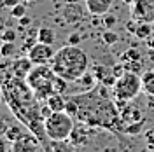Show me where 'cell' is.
Instances as JSON below:
<instances>
[{
  "instance_id": "cell-1",
  "label": "cell",
  "mask_w": 154,
  "mask_h": 152,
  "mask_svg": "<svg viewBox=\"0 0 154 152\" xmlns=\"http://www.w3.org/2000/svg\"><path fill=\"white\" fill-rule=\"evenodd\" d=\"M0 95L11 108V112L16 115V119L37 136L46 150H51V140L48 138L46 128H44L46 119L40 110L42 105L38 103L37 96L30 89L26 79H19L12 74H5L0 79Z\"/></svg>"
},
{
  "instance_id": "cell-2",
  "label": "cell",
  "mask_w": 154,
  "mask_h": 152,
  "mask_svg": "<svg viewBox=\"0 0 154 152\" xmlns=\"http://www.w3.org/2000/svg\"><path fill=\"white\" fill-rule=\"evenodd\" d=\"M77 105L75 117L77 121L86 123L93 128H102L112 133H125V124L121 121V110L117 108L116 100L112 102L107 96V86L102 82L86 93L72 96Z\"/></svg>"
},
{
  "instance_id": "cell-3",
  "label": "cell",
  "mask_w": 154,
  "mask_h": 152,
  "mask_svg": "<svg viewBox=\"0 0 154 152\" xmlns=\"http://www.w3.org/2000/svg\"><path fill=\"white\" fill-rule=\"evenodd\" d=\"M49 65L56 72V75L67 79L68 82H77L88 72L89 58L86 51H82L79 46L67 44L54 53Z\"/></svg>"
},
{
  "instance_id": "cell-4",
  "label": "cell",
  "mask_w": 154,
  "mask_h": 152,
  "mask_svg": "<svg viewBox=\"0 0 154 152\" xmlns=\"http://www.w3.org/2000/svg\"><path fill=\"white\" fill-rule=\"evenodd\" d=\"M56 77V72L48 63L33 65V68L26 75V82H28L30 89L33 91V95L37 96L38 102H46L53 93H56V87H54Z\"/></svg>"
},
{
  "instance_id": "cell-5",
  "label": "cell",
  "mask_w": 154,
  "mask_h": 152,
  "mask_svg": "<svg viewBox=\"0 0 154 152\" xmlns=\"http://www.w3.org/2000/svg\"><path fill=\"white\" fill-rule=\"evenodd\" d=\"M74 126H75L74 117L68 114L67 110L53 112L44 121L46 135H48V138L51 142H67L70 138V133H72Z\"/></svg>"
},
{
  "instance_id": "cell-6",
  "label": "cell",
  "mask_w": 154,
  "mask_h": 152,
  "mask_svg": "<svg viewBox=\"0 0 154 152\" xmlns=\"http://www.w3.org/2000/svg\"><path fill=\"white\" fill-rule=\"evenodd\" d=\"M140 91H142V75L135 72H128V70L121 77H117L112 86L114 100H123V102L135 100L140 95Z\"/></svg>"
},
{
  "instance_id": "cell-7",
  "label": "cell",
  "mask_w": 154,
  "mask_h": 152,
  "mask_svg": "<svg viewBox=\"0 0 154 152\" xmlns=\"http://www.w3.org/2000/svg\"><path fill=\"white\" fill-rule=\"evenodd\" d=\"M54 53H56V51L53 49V46L37 42V44L26 53V56L32 59L33 65H44V63H51V59H53V56H54Z\"/></svg>"
},
{
  "instance_id": "cell-8",
  "label": "cell",
  "mask_w": 154,
  "mask_h": 152,
  "mask_svg": "<svg viewBox=\"0 0 154 152\" xmlns=\"http://www.w3.org/2000/svg\"><path fill=\"white\" fill-rule=\"evenodd\" d=\"M38 149H44L42 143L35 135L32 133H23L18 140L11 142V150L19 152V150H38Z\"/></svg>"
},
{
  "instance_id": "cell-9",
  "label": "cell",
  "mask_w": 154,
  "mask_h": 152,
  "mask_svg": "<svg viewBox=\"0 0 154 152\" xmlns=\"http://www.w3.org/2000/svg\"><path fill=\"white\" fill-rule=\"evenodd\" d=\"M133 19L140 21H154V0H135L133 2Z\"/></svg>"
},
{
  "instance_id": "cell-10",
  "label": "cell",
  "mask_w": 154,
  "mask_h": 152,
  "mask_svg": "<svg viewBox=\"0 0 154 152\" xmlns=\"http://www.w3.org/2000/svg\"><path fill=\"white\" fill-rule=\"evenodd\" d=\"M91 129H93V126H88L86 123L79 121V124L74 126V129L70 133V138H68L70 143H72V147H82V145H86L89 136H91Z\"/></svg>"
},
{
  "instance_id": "cell-11",
  "label": "cell",
  "mask_w": 154,
  "mask_h": 152,
  "mask_svg": "<svg viewBox=\"0 0 154 152\" xmlns=\"http://www.w3.org/2000/svg\"><path fill=\"white\" fill-rule=\"evenodd\" d=\"M32 68H33L32 59L28 56H21V58H16L14 63L11 65V74L19 77V79H26V75L30 74Z\"/></svg>"
},
{
  "instance_id": "cell-12",
  "label": "cell",
  "mask_w": 154,
  "mask_h": 152,
  "mask_svg": "<svg viewBox=\"0 0 154 152\" xmlns=\"http://www.w3.org/2000/svg\"><path fill=\"white\" fill-rule=\"evenodd\" d=\"M112 2L114 0H84V5L91 16H103L110 11Z\"/></svg>"
},
{
  "instance_id": "cell-13",
  "label": "cell",
  "mask_w": 154,
  "mask_h": 152,
  "mask_svg": "<svg viewBox=\"0 0 154 152\" xmlns=\"http://www.w3.org/2000/svg\"><path fill=\"white\" fill-rule=\"evenodd\" d=\"M63 19L70 23V25H77L79 21H82L84 18V7L79 5V4H67L63 7Z\"/></svg>"
},
{
  "instance_id": "cell-14",
  "label": "cell",
  "mask_w": 154,
  "mask_h": 152,
  "mask_svg": "<svg viewBox=\"0 0 154 152\" xmlns=\"http://www.w3.org/2000/svg\"><path fill=\"white\" fill-rule=\"evenodd\" d=\"M46 103L49 105V108H51L53 112H61V110H65V107H67V100H65L63 93H53V95L46 100Z\"/></svg>"
},
{
  "instance_id": "cell-15",
  "label": "cell",
  "mask_w": 154,
  "mask_h": 152,
  "mask_svg": "<svg viewBox=\"0 0 154 152\" xmlns=\"http://www.w3.org/2000/svg\"><path fill=\"white\" fill-rule=\"evenodd\" d=\"M37 40L42 42V44L53 46V44L56 42V32L53 28H49V26H40V28L37 30Z\"/></svg>"
},
{
  "instance_id": "cell-16",
  "label": "cell",
  "mask_w": 154,
  "mask_h": 152,
  "mask_svg": "<svg viewBox=\"0 0 154 152\" xmlns=\"http://www.w3.org/2000/svg\"><path fill=\"white\" fill-rule=\"evenodd\" d=\"M154 32V25L152 23H149V21H140L138 25H137V30H135V37L140 38V40H147V38L152 35Z\"/></svg>"
},
{
  "instance_id": "cell-17",
  "label": "cell",
  "mask_w": 154,
  "mask_h": 152,
  "mask_svg": "<svg viewBox=\"0 0 154 152\" xmlns=\"http://www.w3.org/2000/svg\"><path fill=\"white\" fill-rule=\"evenodd\" d=\"M121 121L123 124H130L133 123V121H142V112L138 110V108H130V107H125L123 110H121Z\"/></svg>"
},
{
  "instance_id": "cell-18",
  "label": "cell",
  "mask_w": 154,
  "mask_h": 152,
  "mask_svg": "<svg viewBox=\"0 0 154 152\" xmlns=\"http://www.w3.org/2000/svg\"><path fill=\"white\" fill-rule=\"evenodd\" d=\"M142 91L145 95L154 96V70H147L142 74Z\"/></svg>"
},
{
  "instance_id": "cell-19",
  "label": "cell",
  "mask_w": 154,
  "mask_h": 152,
  "mask_svg": "<svg viewBox=\"0 0 154 152\" xmlns=\"http://www.w3.org/2000/svg\"><path fill=\"white\" fill-rule=\"evenodd\" d=\"M142 129H144V123L142 121H133V123L126 124L125 126V133H128L130 136H137V135L142 133Z\"/></svg>"
},
{
  "instance_id": "cell-20",
  "label": "cell",
  "mask_w": 154,
  "mask_h": 152,
  "mask_svg": "<svg viewBox=\"0 0 154 152\" xmlns=\"http://www.w3.org/2000/svg\"><path fill=\"white\" fill-rule=\"evenodd\" d=\"M21 135H23V129H21L19 124H9L7 133H5V138H7L9 142H14V140H18Z\"/></svg>"
},
{
  "instance_id": "cell-21",
  "label": "cell",
  "mask_w": 154,
  "mask_h": 152,
  "mask_svg": "<svg viewBox=\"0 0 154 152\" xmlns=\"http://www.w3.org/2000/svg\"><path fill=\"white\" fill-rule=\"evenodd\" d=\"M77 82H81V84L84 86V87H86V89H91V87H95V86H96V82H98V81H96L95 74H93V72H89V70H88L86 74H84V75L81 77V79H79V81H77Z\"/></svg>"
},
{
  "instance_id": "cell-22",
  "label": "cell",
  "mask_w": 154,
  "mask_h": 152,
  "mask_svg": "<svg viewBox=\"0 0 154 152\" xmlns=\"http://www.w3.org/2000/svg\"><path fill=\"white\" fill-rule=\"evenodd\" d=\"M125 68L128 72H135L138 75L144 74V67H142V61L140 59H135V61H125Z\"/></svg>"
},
{
  "instance_id": "cell-23",
  "label": "cell",
  "mask_w": 154,
  "mask_h": 152,
  "mask_svg": "<svg viewBox=\"0 0 154 152\" xmlns=\"http://www.w3.org/2000/svg\"><path fill=\"white\" fill-rule=\"evenodd\" d=\"M102 38H103V42H105L107 46H114V44H117V40H119V35L116 32H112V28H107L102 33Z\"/></svg>"
},
{
  "instance_id": "cell-24",
  "label": "cell",
  "mask_w": 154,
  "mask_h": 152,
  "mask_svg": "<svg viewBox=\"0 0 154 152\" xmlns=\"http://www.w3.org/2000/svg\"><path fill=\"white\" fill-rule=\"evenodd\" d=\"M0 53H2V56L4 58L14 56V53H16V44H14V42H2V46H0Z\"/></svg>"
},
{
  "instance_id": "cell-25",
  "label": "cell",
  "mask_w": 154,
  "mask_h": 152,
  "mask_svg": "<svg viewBox=\"0 0 154 152\" xmlns=\"http://www.w3.org/2000/svg\"><path fill=\"white\" fill-rule=\"evenodd\" d=\"M135 59H142V54L138 49H128L125 54H123V61H135Z\"/></svg>"
},
{
  "instance_id": "cell-26",
  "label": "cell",
  "mask_w": 154,
  "mask_h": 152,
  "mask_svg": "<svg viewBox=\"0 0 154 152\" xmlns=\"http://www.w3.org/2000/svg\"><path fill=\"white\" fill-rule=\"evenodd\" d=\"M11 16L14 19H19V18H23V16H26V7L19 2L18 5H14V7L11 9Z\"/></svg>"
},
{
  "instance_id": "cell-27",
  "label": "cell",
  "mask_w": 154,
  "mask_h": 152,
  "mask_svg": "<svg viewBox=\"0 0 154 152\" xmlns=\"http://www.w3.org/2000/svg\"><path fill=\"white\" fill-rule=\"evenodd\" d=\"M102 25L105 26V28H114L116 25H117V18H116L114 14H103L102 16Z\"/></svg>"
},
{
  "instance_id": "cell-28",
  "label": "cell",
  "mask_w": 154,
  "mask_h": 152,
  "mask_svg": "<svg viewBox=\"0 0 154 152\" xmlns=\"http://www.w3.org/2000/svg\"><path fill=\"white\" fill-rule=\"evenodd\" d=\"M16 32L14 30H9V28H5L2 33H0V38H2V42H14L16 40Z\"/></svg>"
},
{
  "instance_id": "cell-29",
  "label": "cell",
  "mask_w": 154,
  "mask_h": 152,
  "mask_svg": "<svg viewBox=\"0 0 154 152\" xmlns=\"http://www.w3.org/2000/svg\"><path fill=\"white\" fill-rule=\"evenodd\" d=\"M54 87H56V93H65L68 87V81L63 79V77H56V82H54Z\"/></svg>"
},
{
  "instance_id": "cell-30",
  "label": "cell",
  "mask_w": 154,
  "mask_h": 152,
  "mask_svg": "<svg viewBox=\"0 0 154 152\" xmlns=\"http://www.w3.org/2000/svg\"><path fill=\"white\" fill-rule=\"evenodd\" d=\"M144 138H145V145H147V149L154 150V129H149V131H145Z\"/></svg>"
},
{
  "instance_id": "cell-31",
  "label": "cell",
  "mask_w": 154,
  "mask_h": 152,
  "mask_svg": "<svg viewBox=\"0 0 154 152\" xmlns=\"http://www.w3.org/2000/svg\"><path fill=\"white\" fill-rule=\"evenodd\" d=\"M37 42H38L37 37H35V38H26V40H25V44H23V53H28V51L33 47Z\"/></svg>"
},
{
  "instance_id": "cell-32",
  "label": "cell",
  "mask_w": 154,
  "mask_h": 152,
  "mask_svg": "<svg viewBox=\"0 0 154 152\" xmlns=\"http://www.w3.org/2000/svg\"><path fill=\"white\" fill-rule=\"evenodd\" d=\"M67 40H68V44H72V46H79V42H81V35H79V33H70Z\"/></svg>"
},
{
  "instance_id": "cell-33",
  "label": "cell",
  "mask_w": 154,
  "mask_h": 152,
  "mask_svg": "<svg viewBox=\"0 0 154 152\" xmlns=\"http://www.w3.org/2000/svg\"><path fill=\"white\" fill-rule=\"evenodd\" d=\"M125 72H126V68H125V65H123V63H119V65H116V67L112 68V74H114L116 77H121Z\"/></svg>"
},
{
  "instance_id": "cell-34",
  "label": "cell",
  "mask_w": 154,
  "mask_h": 152,
  "mask_svg": "<svg viewBox=\"0 0 154 152\" xmlns=\"http://www.w3.org/2000/svg\"><path fill=\"white\" fill-rule=\"evenodd\" d=\"M7 149H11V142L5 136H0V152L7 150Z\"/></svg>"
},
{
  "instance_id": "cell-35",
  "label": "cell",
  "mask_w": 154,
  "mask_h": 152,
  "mask_svg": "<svg viewBox=\"0 0 154 152\" xmlns=\"http://www.w3.org/2000/svg\"><path fill=\"white\" fill-rule=\"evenodd\" d=\"M7 128H9V123H7V121H4V119H0V136H5Z\"/></svg>"
},
{
  "instance_id": "cell-36",
  "label": "cell",
  "mask_w": 154,
  "mask_h": 152,
  "mask_svg": "<svg viewBox=\"0 0 154 152\" xmlns=\"http://www.w3.org/2000/svg\"><path fill=\"white\" fill-rule=\"evenodd\" d=\"M18 21H19V26H23V28H25V26H30V25H32V19H30L28 16H23V18H19Z\"/></svg>"
},
{
  "instance_id": "cell-37",
  "label": "cell",
  "mask_w": 154,
  "mask_h": 152,
  "mask_svg": "<svg viewBox=\"0 0 154 152\" xmlns=\"http://www.w3.org/2000/svg\"><path fill=\"white\" fill-rule=\"evenodd\" d=\"M137 25H138V21H137V19H135V21H128V23H126V30H128V32H131V33H135Z\"/></svg>"
},
{
  "instance_id": "cell-38",
  "label": "cell",
  "mask_w": 154,
  "mask_h": 152,
  "mask_svg": "<svg viewBox=\"0 0 154 152\" xmlns=\"http://www.w3.org/2000/svg\"><path fill=\"white\" fill-rule=\"evenodd\" d=\"M18 4H19V0H4V2H2V5L7 7V9H12V7L18 5Z\"/></svg>"
},
{
  "instance_id": "cell-39",
  "label": "cell",
  "mask_w": 154,
  "mask_h": 152,
  "mask_svg": "<svg viewBox=\"0 0 154 152\" xmlns=\"http://www.w3.org/2000/svg\"><path fill=\"white\" fill-rule=\"evenodd\" d=\"M145 44H147V47H149V49H152V51H154V35H151V37L147 38V40H145Z\"/></svg>"
},
{
  "instance_id": "cell-40",
  "label": "cell",
  "mask_w": 154,
  "mask_h": 152,
  "mask_svg": "<svg viewBox=\"0 0 154 152\" xmlns=\"http://www.w3.org/2000/svg\"><path fill=\"white\" fill-rule=\"evenodd\" d=\"M5 25H7V23H5V19L2 18V16H0V33H2V32H4V30L7 28V26H5Z\"/></svg>"
},
{
  "instance_id": "cell-41",
  "label": "cell",
  "mask_w": 154,
  "mask_h": 152,
  "mask_svg": "<svg viewBox=\"0 0 154 152\" xmlns=\"http://www.w3.org/2000/svg\"><path fill=\"white\" fill-rule=\"evenodd\" d=\"M123 2H125L126 5H133V2H135V0H123Z\"/></svg>"
},
{
  "instance_id": "cell-42",
  "label": "cell",
  "mask_w": 154,
  "mask_h": 152,
  "mask_svg": "<svg viewBox=\"0 0 154 152\" xmlns=\"http://www.w3.org/2000/svg\"><path fill=\"white\" fill-rule=\"evenodd\" d=\"M26 2H33V0H26Z\"/></svg>"
},
{
  "instance_id": "cell-43",
  "label": "cell",
  "mask_w": 154,
  "mask_h": 152,
  "mask_svg": "<svg viewBox=\"0 0 154 152\" xmlns=\"http://www.w3.org/2000/svg\"><path fill=\"white\" fill-rule=\"evenodd\" d=\"M0 58H4V56H2V53H0Z\"/></svg>"
},
{
  "instance_id": "cell-44",
  "label": "cell",
  "mask_w": 154,
  "mask_h": 152,
  "mask_svg": "<svg viewBox=\"0 0 154 152\" xmlns=\"http://www.w3.org/2000/svg\"><path fill=\"white\" fill-rule=\"evenodd\" d=\"M2 2H4V0H0V4H2Z\"/></svg>"
},
{
  "instance_id": "cell-45",
  "label": "cell",
  "mask_w": 154,
  "mask_h": 152,
  "mask_svg": "<svg viewBox=\"0 0 154 152\" xmlns=\"http://www.w3.org/2000/svg\"><path fill=\"white\" fill-rule=\"evenodd\" d=\"M53 2H54V0H53Z\"/></svg>"
},
{
  "instance_id": "cell-46",
  "label": "cell",
  "mask_w": 154,
  "mask_h": 152,
  "mask_svg": "<svg viewBox=\"0 0 154 152\" xmlns=\"http://www.w3.org/2000/svg\"><path fill=\"white\" fill-rule=\"evenodd\" d=\"M0 40H2V38H0Z\"/></svg>"
}]
</instances>
